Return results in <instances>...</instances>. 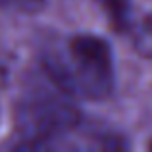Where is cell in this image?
<instances>
[{
	"mask_svg": "<svg viewBox=\"0 0 152 152\" xmlns=\"http://www.w3.org/2000/svg\"><path fill=\"white\" fill-rule=\"evenodd\" d=\"M45 71L69 96L102 100L114 91V58L106 41L94 35H75L45 52Z\"/></svg>",
	"mask_w": 152,
	"mask_h": 152,
	"instance_id": "6da1fadb",
	"label": "cell"
},
{
	"mask_svg": "<svg viewBox=\"0 0 152 152\" xmlns=\"http://www.w3.org/2000/svg\"><path fill=\"white\" fill-rule=\"evenodd\" d=\"M50 81V79H48ZM81 114L56 83H31L15 106V131L29 146L45 145L75 129Z\"/></svg>",
	"mask_w": 152,
	"mask_h": 152,
	"instance_id": "7a4b0ae2",
	"label": "cell"
},
{
	"mask_svg": "<svg viewBox=\"0 0 152 152\" xmlns=\"http://www.w3.org/2000/svg\"><path fill=\"white\" fill-rule=\"evenodd\" d=\"M100 4L106 10L108 18L115 29H127V25H129V0H100Z\"/></svg>",
	"mask_w": 152,
	"mask_h": 152,
	"instance_id": "3957f363",
	"label": "cell"
},
{
	"mask_svg": "<svg viewBox=\"0 0 152 152\" xmlns=\"http://www.w3.org/2000/svg\"><path fill=\"white\" fill-rule=\"evenodd\" d=\"M46 4V0H0V10L15 12H37Z\"/></svg>",
	"mask_w": 152,
	"mask_h": 152,
	"instance_id": "277c9868",
	"label": "cell"
},
{
	"mask_svg": "<svg viewBox=\"0 0 152 152\" xmlns=\"http://www.w3.org/2000/svg\"><path fill=\"white\" fill-rule=\"evenodd\" d=\"M137 45L145 54L152 56V14L142 21L141 31H139V39H137Z\"/></svg>",
	"mask_w": 152,
	"mask_h": 152,
	"instance_id": "5b68a950",
	"label": "cell"
}]
</instances>
